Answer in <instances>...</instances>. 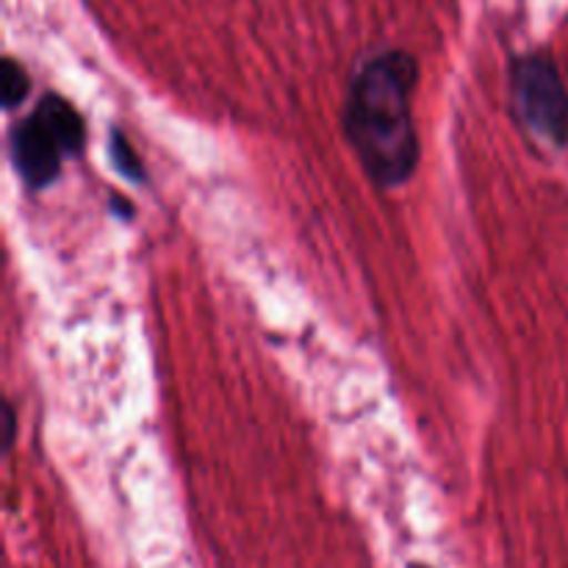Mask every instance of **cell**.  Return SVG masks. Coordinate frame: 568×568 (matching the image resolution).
<instances>
[{
  "label": "cell",
  "mask_w": 568,
  "mask_h": 568,
  "mask_svg": "<svg viewBox=\"0 0 568 568\" xmlns=\"http://www.w3.org/2000/svg\"><path fill=\"white\" fill-rule=\"evenodd\" d=\"M3 422H6L3 444H6V447H11V442H14V408H11L9 403L3 405Z\"/></svg>",
  "instance_id": "cell-6"
},
{
  "label": "cell",
  "mask_w": 568,
  "mask_h": 568,
  "mask_svg": "<svg viewBox=\"0 0 568 568\" xmlns=\"http://www.w3.org/2000/svg\"><path fill=\"white\" fill-rule=\"evenodd\" d=\"M111 161H114L116 172L125 178H131V181H144V166L142 161H139V155L133 153V148L128 144L125 133L122 131H114L111 133Z\"/></svg>",
  "instance_id": "cell-5"
},
{
  "label": "cell",
  "mask_w": 568,
  "mask_h": 568,
  "mask_svg": "<svg viewBox=\"0 0 568 568\" xmlns=\"http://www.w3.org/2000/svg\"><path fill=\"white\" fill-rule=\"evenodd\" d=\"M408 568H430V566H422V564H410Z\"/></svg>",
  "instance_id": "cell-8"
},
{
  "label": "cell",
  "mask_w": 568,
  "mask_h": 568,
  "mask_svg": "<svg viewBox=\"0 0 568 568\" xmlns=\"http://www.w3.org/2000/svg\"><path fill=\"white\" fill-rule=\"evenodd\" d=\"M419 67L405 50H381L361 61L349 83L344 128L361 166L381 186H399L419 164L410 94Z\"/></svg>",
  "instance_id": "cell-1"
},
{
  "label": "cell",
  "mask_w": 568,
  "mask_h": 568,
  "mask_svg": "<svg viewBox=\"0 0 568 568\" xmlns=\"http://www.w3.org/2000/svg\"><path fill=\"white\" fill-rule=\"evenodd\" d=\"M111 205H114V209L120 211L122 220H131V216H133V205H131V203H125V200H122V197H114V200H111Z\"/></svg>",
  "instance_id": "cell-7"
},
{
  "label": "cell",
  "mask_w": 568,
  "mask_h": 568,
  "mask_svg": "<svg viewBox=\"0 0 568 568\" xmlns=\"http://www.w3.org/2000/svg\"><path fill=\"white\" fill-rule=\"evenodd\" d=\"M87 142L83 116L59 94H44L37 109L11 131L9 148L17 172L31 189H44L59 178L61 159L78 155Z\"/></svg>",
  "instance_id": "cell-2"
},
{
  "label": "cell",
  "mask_w": 568,
  "mask_h": 568,
  "mask_svg": "<svg viewBox=\"0 0 568 568\" xmlns=\"http://www.w3.org/2000/svg\"><path fill=\"white\" fill-rule=\"evenodd\" d=\"M510 94L519 120L549 144H568V92L549 55H519L510 64Z\"/></svg>",
  "instance_id": "cell-3"
},
{
  "label": "cell",
  "mask_w": 568,
  "mask_h": 568,
  "mask_svg": "<svg viewBox=\"0 0 568 568\" xmlns=\"http://www.w3.org/2000/svg\"><path fill=\"white\" fill-rule=\"evenodd\" d=\"M0 92L6 109H17L28 94V72L14 59H3L0 64Z\"/></svg>",
  "instance_id": "cell-4"
}]
</instances>
